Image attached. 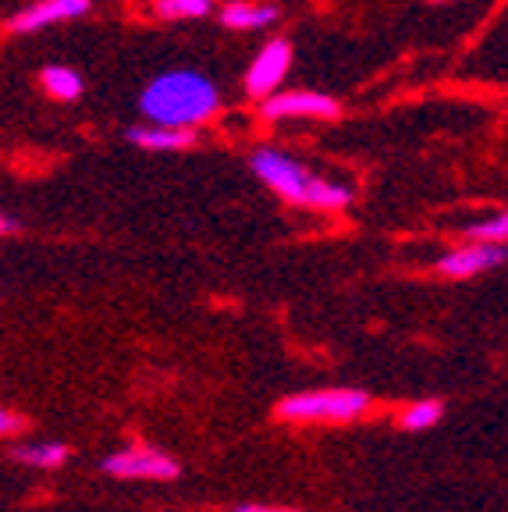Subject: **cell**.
Wrapping results in <instances>:
<instances>
[{
	"label": "cell",
	"mask_w": 508,
	"mask_h": 512,
	"mask_svg": "<svg viewBox=\"0 0 508 512\" xmlns=\"http://www.w3.org/2000/svg\"><path fill=\"white\" fill-rule=\"evenodd\" d=\"M153 8H157V15L167 18V22H185V18H203V15H210L214 0H157Z\"/></svg>",
	"instance_id": "cell-14"
},
{
	"label": "cell",
	"mask_w": 508,
	"mask_h": 512,
	"mask_svg": "<svg viewBox=\"0 0 508 512\" xmlns=\"http://www.w3.org/2000/svg\"><path fill=\"white\" fill-rule=\"evenodd\" d=\"M11 459L22 466H36V470H57L72 459V448L57 445V441H32V445H15Z\"/></svg>",
	"instance_id": "cell-10"
},
{
	"label": "cell",
	"mask_w": 508,
	"mask_h": 512,
	"mask_svg": "<svg viewBox=\"0 0 508 512\" xmlns=\"http://www.w3.org/2000/svg\"><path fill=\"white\" fill-rule=\"evenodd\" d=\"M139 111L153 125L196 128L199 121H210L221 111V93L199 72H164L143 89Z\"/></svg>",
	"instance_id": "cell-1"
},
{
	"label": "cell",
	"mask_w": 508,
	"mask_h": 512,
	"mask_svg": "<svg viewBox=\"0 0 508 512\" xmlns=\"http://www.w3.org/2000/svg\"><path fill=\"white\" fill-rule=\"evenodd\" d=\"M342 107L331 93H313V89H292V93H270L263 96V118L288 121V118H338Z\"/></svg>",
	"instance_id": "cell-5"
},
{
	"label": "cell",
	"mask_w": 508,
	"mask_h": 512,
	"mask_svg": "<svg viewBox=\"0 0 508 512\" xmlns=\"http://www.w3.org/2000/svg\"><path fill=\"white\" fill-rule=\"evenodd\" d=\"M466 235L473 242H494V246H505V239H508V217L505 214H494L491 221L469 224Z\"/></svg>",
	"instance_id": "cell-15"
},
{
	"label": "cell",
	"mask_w": 508,
	"mask_h": 512,
	"mask_svg": "<svg viewBox=\"0 0 508 512\" xmlns=\"http://www.w3.org/2000/svg\"><path fill=\"white\" fill-rule=\"evenodd\" d=\"M89 0H36L29 8H22L15 18H11V29L15 32H40L47 25L57 22H72V18L86 15Z\"/></svg>",
	"instance_id": "cell-8"
},
{
	"label": "cell",
	"mask_w": 508,
	"mask_h": 512,
	"mask_svg": "<svg viewBox=\"0 0 508 512\" xmlns=\"http://www.w3.org/2000/svg\"><path fill=\"white\" fill-rule=\"evenodd\" d=\"M221 22L228 29H267V25L278 22V8H270V4H246V0H235L228 8L221 11Z\"/></svg>",
	"instance_id": "cell-11"
},
{
	"label": "cell",
	"mask_w": 508,
	"mask_h": 512,
	"mask_svg": "<svg viewBox=\"0 0 508 512\" xmlns=\"http://www.w3.org/2000/svg\"><path fill=\"white\" fill-rule=\"evenodd\" d=\"M288 68H292V43H288V40H270L267 47L253 57V64H249L246 93L256 96V100L270 96L274 89L281 86V82H285Z\"/></svg>",
	"instance_id": "cell-6"
},
{
	"label": "cell",
	"mask_w": 508,
	"mask_h": 512,
	"mask_svg": "<svg viewBox=\"0 0 508 512\" xmlns=\"http://www.w3.org/2000/svg\"><path fill=\"white\" fill-rule=\"evenodd\" d=\"M441 416H445L441 402L423 399V402H413V406H405V413L398 416V427H402V431H430V427L441 424Z\"/></svg>",
	"instance_id": "cell-13"
},
{
	"label": "cell",
	"mask_w": 508,
	"mask_h": 512,
	"mask_svg": "<svg viewBox=\"0 0 508 512\" xmlns=\"http://www.w3.org/2000/svg\"><path fill=\"white\" fill-rule=\"evenodd\" d=\"M125 139L139 150L150 153H171V150H189L196 143L192 128H171V125H132L125 132Z\"/></svg>",
	"instance_id": "cell-9"
},
{
	"label": "cell",
	"mask_w": 508,
	"mask_h": 512,
	"mask_svg": "<svg viewBox=\"0 0 508 512\" xmlns=\"http://www.w3.org/2000/svg\"><path fill=\"white\" fill-rule=\"evenodd\" d=\"M501 264H505V246H494V242H469V246L441 256L437 271L445 274V278L466 281V278H477V274L491 271V267H501Z\"/></svg>",
	"instance_id": "cell-7"
},
{
	"label": "cell",
	"mask_w": 508,
	"mask_h": 512,
	"mask_svg": "<svg viewBox=\"0 0 508 512\" xmlns=\"http://www.w3.org/2000/svg\"><path fill=\"white\" fill-rule=\"evenodd\" d=\"M40 79H43V89H47L54 100H79L82 79L75 68H68V64H47Z\"/></svg>",
	"instance_id": "cell-12"
},
{
	"label": "cell",
	"mask_w": 508,
	"mask_h": 512,
	"mask_svg": "<svg viewBox=\"0 0 508 512\" xmlns=\"http://www.w3.org/2000/svg\"><path fill=\"white\" fill-rule=\"evenodd\" d=\"M104 473L121 480H175L182 466L175 456H167L153 445H128L104 459Z\"/></svg>",
	"instance_id": "cell-4"
},
{
	"label": "cell",
	"mask_w": 508,
	"mask_h": 512,
	"mask_svg": "<svg viewBox=\"0 0 508 512\" xmlns=\"http://www.w3.org/2000/svg\"><path fill=\"white\" fill-rule=\"evenodd\" d=\"M235 512H295V509H281V505H239Z\"/></svg>",
	"instance_id": "cell-17"
},
{
	"label": "cell",
	"mask_w": 508,
	"mask_h": 512,
	"mask_svg": "<svg viewBox=\"0 0 508 512\" xmlns=\"http://www.w3.org/2000/svg\"><path fill=\"white\" fill-rule=\"evenodd\" d=\"M253 171L263 185H270V189L278 192L281 200L299 203V207L345 210L352 200V189L313 175V171L302 168L295 157H288V153H281V150H270V146L253 153Z\"/></svg>",
	"instance_id": "cell-2"
},
{
	"label": "cell",
	"mask_w": 508,
	"mask_h": 512,
	"mask_svg": "<svg viewBox=\"0 0 508 512\" xmlns=\"http://www.w3.org/2000/svg\"><path fill=\"white\" fill-rule=\"evenodd\" d=\"M430 4H445V0H430Z\"/></svg>",
	"instance_id": "cell-19"
},
{
	"label": "cell",
	"mask_w": 508,
	"mask_h": 512,
	"mask_svg": "<svg viewBox=\"0 0 508 512\" xmlns=\"http://www.w3.org/2000/svg\"><path fill=\"white\" fill-rule=\"evenodd\" d=\"M18 228H22V224H18L15 217H11V214H0V235H11V232H18Z\"/></svg>",
	"instance_id": "cell-18"
},
{
	"label": "cell",
	"mask_w": 508,
	"mask_h": 512,
	"mask_svg": "<svg viewBox=\"0 0 508 512\" xmlns=\"http://www.w3.org/2000/svg\"><path fill=\"white\" fill-rule=\"evenodd\" d=\"M370 395L356 392V388H320V392H299L278 402L281 420H299V424H342V420H356L359 413H366Z\"/></svg>",
	"instance_id": "cell-3"
},
{
	"label": "cell",
	"mask_w": 508,
	"mask_h": 512,
	"mask_svg": "<svg viewBox=\"0 0 508 512\" xmlns=\"http://www.w3.org/2000/svg\"><path fill=\"white\" fill-rule=\"evenodd\" d=\"M25 431V416L11 413V409H0V438H8V434H22Z\"/></svg>",
	"instance_id": "cell-16"
}]
</instances>
